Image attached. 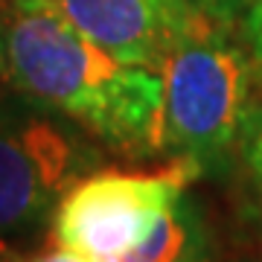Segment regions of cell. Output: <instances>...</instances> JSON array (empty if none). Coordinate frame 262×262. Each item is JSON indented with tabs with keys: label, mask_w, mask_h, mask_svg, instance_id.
Wrapping results in <instances>:
<instances>
[{
	"label": "cell",
	"mask_w": 262,
	"mask_h": 262,
	"mask_svg": "<svg viewBox=\"0 0 262 262\" xmlns=\"http://www.w3.org/2000/svg\"><path fill=\"white\" fill-rule=\"evenodd\" d=\"M0 79L6 91L64 114L117 155L163 151L160 70L102 50L50 0H15L0 9Z\"/></svg>",
	"instance_id": "6da1fadb"
},
{
	"label": "cell",
	"mask_w": 262,
	"mask_h": 262,
	"mask_svg": "<svg viewBox=\"0 0 262 262\" xmlns=\"http://www.w3.org/2000/svg\"><path fill=\"white\" fill-rule=\"evenodd\" d=\"M160 76L163 151L192 160L201 172H219L230 149H236L251 105V53L227 41L222 27H207L169 50L160 61Z\"/></svg>",
	"instance_id": "7a4b0ae2"
},
{
	"label": "cell",
	"mask_w": 262,
	"mask_h": 262,
	"mask_svg": "<svg viewBox=\"0 0 262 262\" xmlns=\"http://www.w3.org/2000/svg\"><path fill=\"white\" fill-rule=\"evenodd\" d=\"M99 149L79 122L64 114L0 96V239H27L53 219L70 184L94 172Z\"/></svg>",
	"instance_id": "3957f363"
},
{
	"label": "cell",
	"mask_w": 262,
	"mask_h": 262,
	"mask_svg": "<svg viewBox=\"0 0 262 262\" xmlns=\"http://www.w3.org/2000/svg\"><path fill=\"white\" fill-rule=\"evenodd\" d=\"M201 175L187 158H172L160 169H94L58 198L50 239L94 262L120 259Z\"/></svg>",
	"instance_id": "277c9868"
},
{
	"label": "cell",
	"mask_w": 262,
	"mask_h": 262,
	"mask_svg": "<svg viewBox=\"0 0 262 262\" xmlns=\"http://www.w3.org/2000/svg\"><path fill=\"white\" fill-rule=\"evenodd\" d=\"M82 35L122 61H160L184 38L207 27H222L204 18L189 0H50Z\"/></svg>",
	"instance_id": "5b68a950"
},
{
	"label": "cell",
	"mask_w": 262,
	"mask_h": 262,
	"mask_svg": "<svg viewBox=\"0 0 262 262\" xmlns=\"http://www.w3.org/2000/svg\"><path fill=\"white\" fill-rule=\"evenodd\" d=\"M114 262H207V225L195 201L175 198L149 233Z\"/></svg>",
	"instance_id": "8992f818"
},
{
	"label": "cell",
	"mask_w": 262,
	"mask_h": 262,
	"mask_svg": "<svg viewBox=\"0 0 262 262\" xmlns=\"http://www.w3.org/2000/svg\"><path fill=\"white\" fill-rule=\"evenodd\" d=\"M236 151L262 189V102L248 105L242 128H239V140H236Z\"/></svg>",
	"instance_id": "52a82bcc"
},
{
	"label": "cell",
	"mask_w": 262,
	"mask_h": 262,
	"mask_svg": "<svg viewBox=\"0 0 262 262\" xmlns=\"http://www.w3.org/2000/svg\"><path fill=\"white\" fill-rule=\"evenodd\" d=\"M239 24V38H242V47L251 53L253 64L262 67V0H251L245 6Z\"/></svg>",
	"instance_id": "ba28073f"
},
{
	"label": "cell",
	"mask_w": 262,
	"mask_h": 262,
	"mask_svg": "<svg viewBox=\"0 0 262 262\" xmlns=\"http://www.w3.org/2000/svg\"><path fill=\"white\" fill-rule=\"evenodd\" d=\"M192 6H195L204 18H210L213 24H233V20L242 18L245 6L251 3V0H189Z\"/></svg>",
	"instance_id": "9c48e42d"
},
{
	"label": "cell",
	"mask_w": 262,
	"mask_h": 262,
	"mask_svg": "<svg viewBox=\"0 0 262 262\" xmlns=\"http://www.w3.org/2000/svg\"><path fill=\"white\" fill-rule=\"evenodd\" d=\"M12 262H94V259L82 256V253L73 251V248H64V245L53 242V248H47V251L35 253V256H29V259H12Z\"/></svg>",
	"instance_id": "30bf717a"
},
{
	"label": "cell",
	"mask_w": 262,
	"mask_h": 262,
	"mask_svg": "<svg viewBox=\"0 0 262 262\" xmlns=\"http://www.w3.org/2000/svg\"><path fill=\"white\" fill-rule=\"evenodd\" d=\"M12 256H15V253H12V245H9V242H3V239H0V262L12 259Z\"/></svg>",
	"instance_id": "8fae6325"
},
{
	"label": "cell",
	"mask_w": 262,
	"mask_h": 262,
	"mask_svg": "<svg viewBox=\"0 0 262 262\" xmlns=\"http://www.w3.org/2000/svg\"><path fill=\"white\" fill-rule=\"evenodd\" d=\"M9 3H15V0H0V9H3V6H9Z\"/></svg>",
	"instance_id": "7c38bea8"
},
{
	"label": "cell",
	"mask_w": 262,
	"mask_h": 262,
	"mask_svg": "<svg viewBox=\"0 0 262 262\" xmlns=\"http://www.w3.org/2000/svg\"><path fill=\"white\" fill-rule=\"evenodd\" d=\"M6 94V84H3V79H0V96Z\"/></svg>",
	"instance_id": "4fadbf2b"
},
{
	"label": "cell",
	"mask_w": 262,
	"mask_h": 262,
	"mask_svg": "<svg viewBox=\"0 0 262 262\" xmlns=\"http://www.w3.org/2000/svg\"><path fill=\"white\" fill-rule=\"evenodd\" d=\"M6 262H12V259H6Z\"/></svg>",
	"instance_id": "5bb4252c"
}]
</instances>
